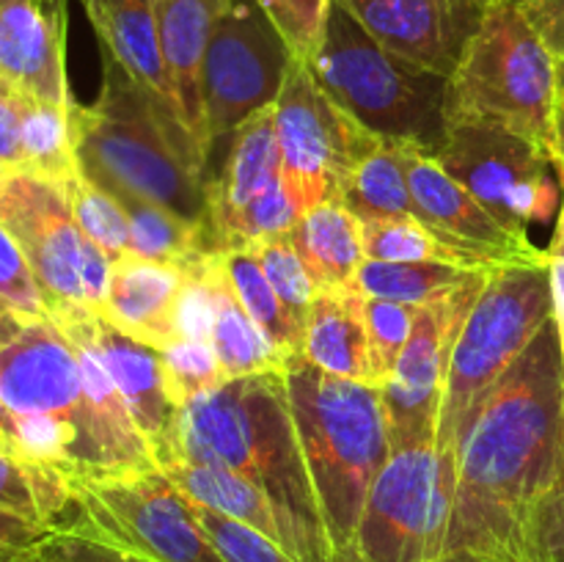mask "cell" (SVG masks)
<instances>
[{"mask_svg": "<svg viewBox=\"0 0 564 562\" xmlns=\"http://www.w3.org/2000/svg\"><path fill=\"white\" fill-rule=\"evenodd\" d=\"M47 532L50 527H42V523L25 521V518L14 516V512L0 510V562H9L11 556L33 549Z\"/></svg>", "mask_w": 564, "mask_h": 562, "instance_id": "47", "label": "cell"}, {"mask_svg": "<svg viewBox=\"0 0 564 562\" xmlns=\"http://www.w3.org/2000/svg\"><path fill=\"white\" fill-rule=\"evenodd\" d=\"M6 174H9V169H6V165H0V182H3Z\"/></svg>", "mask_w": 564, "mask_h": 562, "instance_id": "55", "label": "cell"}, {"mask_svg": "<svg viewBox=\"0 0 564 562\" xmlns=\"http://www.w3.org/2000/svg\"><path fill=\"white\" fill-rule=\"evenodd\" d=\"M490 273V270H488ZM488 273L477 275L446 301L422 306L413 334L397 361L394 372L380 386L386 424L394 450L435 444L438 439L441 406H444L446 375L452 350L474 301L485 290Z\"/></svg>", "mask_w": 564, "mask_h": 562, "instance_id": "15", "label": "cell"}, {"mask_svg": "<svg viewBox=\"0 0 564 562\" xmlns=\"http://www.w3.org/2000/svg\"><path fill=\"white\" fill-rule=\"evenodd\" d=\"M193 507H196L198 521L207 529L209 540H213L215 549L220 551L226 562H295L281 549V543H275L273 538L262 534L259 529L235 521L229 516H220V512L196 505V501H193Z\"/></svg>", "mask_w": 564, "mask_h": 562, "instance_id": "41", "label": "cell"}, {"mask_svg": "<svg viewBox=\"0 0 564 562\" xmlns=\"http://www.w3.org/2000/svg\"><path fill=\"white\" fill-rule=\"evenodd\" d=\"M209 281H213L215 295V325H213V347L218 353V361L224 367L226 378H246V375L262 372H284L290 358L259 331L251 314L242 309L220 268V257L215 253L209 262Z\"/></svg>", "mask_w": 564, "mask_h": 562, "instance_id": "26", "label": "cell"}, {"mask_svg": "<svg viewBox=\"0 0 564 562\" xmlns=\"http://www.w3.org/2000/svg\"><path fill=\"white\" fill-rule=\"evenodd\" d=\"M482 273L488 270H471L446 262H375V259H367L358 268L352 284L361 290L364 298L433 306V303L460 292Z\"/></svg>", "mask_w": 564, "mask_h": 562, "instance_id": "30", "label": "cell"}, {"mask_svg": "<svg viewBox=\"0 0 564 562\" xmlns=\"http://www.w3.org/2000/svg\"><path fill=\"white\" fill-rule=\"evenodd\" d=\"M297 218H301V213H297L290 191L284 187V180H275L268 191L259 193V196L242 209L240 218H237L235 226H231L226 248L251 246V242L292 235Z\"/></svg>", "mask_w": 564, "mask_h": 562, "instance_id": "39", "label": "cell"}, {"mask_svg": "<svg viewBox=\"0 0 564 562\" xmlns=\"http://www.w3.org/2000/svg\"><path fill=\"white\" fill-rule=\"evenodd\" d=\"M281 180V149L275 138L273 105L231 132V147L218 176H209V231L218 251H224L229 231L242 209Z\"/></svg>", "mask_w": 564, "mask_h": 562, "instance_id": "21", "label": "cell"}, {"mask_svg": "<svg viewBox=\"0 0 564 562\" xmlns=\"http://www.w3.org/2000/svg\"><path fill=\"white\" fill-rule=\"evenodd\" d=\"M165 380L180 406L207 395V391L224 386L226 372L218 361L213 342L202 339H174L160 347Z\"/></svg>", "mask_w": 564, "mask_h": 562, "instance_id": "38", "label": "cell"}, {"mask_svg": "<svg viewBox=\"0 0 564 562\" xmlns=\"http://www.w3.org/2000/svg\"><path fill=\"white\" fill-rule=\"evenodd\" d=\"M562 477H564V474H562Z\"/></svg>", "mask_w": 564, "mask_h": 562, "instance_id": "56", "label": "cell"}, {"mask_svg": "<svg viewBox=\"0 0 564 562\" xmlns=\"http://www.w3.org/2000/svg\"><path fill=\"white\" fill-rule=\"evenodd\" d=\"M0 224L25 253L50 320L102 314L110 262L77 226L66 185L9 171L0 182Z\"/></svg>", "mask_w": 564, "mask_h": 562, "instance_id": "9", "label": "cell"}, {"mask_svg": "<svg viewBox=\"0 0 564 562\" xmlns=\"http://www.w3.org/2000/svg\"><path fill=\"white\" fill-rule=\"evenodd\" d=\"M545 253H549V262H562L564 264V198H562L560 215H556L554 237H551V246L545 248Z\"/></svg>", "mask_w": 564, "mask_h": 562, "instance_id": "51", "label": "cell"}, {"mask_svg": "<svg viewBox=\"0 0 564 562\" xmlns=\"http://www.w3.org/2000/svg\"><path fill=\"white\" fill-rule=\"evenodd\" d=\"M0 301L25 320L50 317L36 275L3 224H0Z\"/></svg>", "mask_w": 564, "mask_h": 562, "instance_id": "43", "label": "cell"}, {"mask_svg": "<svg viewBox=\"0 0 564 562\" xmlns=\"http://www.w3.org/2000/svg\"><path fill=\"white\" fill-rule=\"evenodd\" d=\"M297 61H312L323 42L330 0H259Z\"/></svg>", "mask_w": 564, "mask_h": 562, "instance_id": "42", "label": "cell"}, {"mask_svg": "<svg viewBox=\"0 0 564 562\" xmlns=\"http://www.w3.org/2000/svg\"><path fill=\"white\" fill-rule=\"evenodd\" d=\"M518 562H564V477L529 507L518 538Z\"/></svg>", "mask_w": 564, "mask_h": 562, "instance_id": "40", "label": "cell"}, {"mask_svg": "<svg viewBox=\"0 0 564 562\" xmlns=\"http://www.w3.org/2000/svg\"><path fill=\"white\" fill-rule=\"evenodd\" d=\"M130 220V253L149 262L191 273L209 253H218L213 231L202 220H187L160 204L119 198Z\"/></svg>", "mask_w": 564, "mask_h": 562, "instance_id": "27", "label": "cell"}, {"mask_svg": "<svg viewBox=\"0 0 564 562\" xmlns=\"http://www.w3.org/2000/svg\"><path fill=\"white\" fill-rule=\"evenodd\" d=\"M516 6L551 58L564 64V0H516Z\"/></svg>", "mask_w": 564, "mask_h": 562, "instance_id": "45", "label": "cell"}, {"mask_svg": "<svg viewBox=\"0 0 564 562\" xmlns=\"http://www.w3.org/2000/svg\"><path fill=\"white\" fill-rule=\"evenodd\" d=\"M290 237L317 290L350 287L367 262L361 220L339 202H323L303 213Z\"/></svg>", "mask_w": 564, "mask_h": 562, "instance_id": "25", "label": "cell"}, {"mask_svg": "<svg viewBox=\"0 0 564 562\" xmlns=\"http://www.w3.org/2000/svg\"><path fill=\"white\" fill-rule=\"evenodd\" d=\"M75 505L61 527H80L147 562H226L193 501L160 468L69 479Z\"/></svg>", "mask_w": 564, "mask_h": 562, "instance_id": "10", "label": "cell"}, {"mask_svg": "<svg viewBox=\"0 0 564 562\" xmlns=\"http://www.w3.org/2000/svg\"><path fill=\"white\" fill-rule=\"evenodd\" d=\"M408 185H411L413 218L427 226L446 246L455 248L474 270L549 262L545 248L510 235L460 182L446 174L433 154L413 149L408 160Z\"/></svg>", "mask_w": 564, "mask_h": 562, "instance_id": "16", "label": "cell"}, {"mask_svg": "<svg viewBox=\"0 0 564 562\" xmlns=\"http://www.w3.org/2000/svg\"><path fill=\"white\" fill-rule=\"evenodd\" d=\"M44 562H147L80 527H55L36 543Z\"/></svg>", "mask_w": 564, "mask_h": 562, "instance_id": "44", "label": "cell"}, {"mask_svg": "<svg viewBox=\"0 0 564 562\" xmlns=\"http://www.w3.org/2000/svg\"><path fill=\"white\" fill-rule=\"evenodd\" d=\"M556 94L564 99V64L556 61Z\"/></svg>", "mask_w": 564, "mask_h": 562, "instance_id": "54", "label": "cell"}, {"mask_svg": "<svg viewBox=\"0 0 564 562\" xmlns=\"http://www.w3.org/2000/svg\"><path fill=\"white\" fill-rule=\"evenodd\" d=\"M229 6L231 0H154L160 50H163L171 86H174L176 105H180V114L193 141L198 143L207 160L213 138H209L207 121H204L202 66L209 36L220 17L229 11Z\"/></svg>", "mask_w": 564, "mask_h": 562, "instance_id": "20", "label": "cell"}, {"mask_svg": "<svg viewBox=\"0 0 564 562\" xmlns=\"http://www.w3.org/2000/svg\"><path fill=\"white\" fill-rule=\"evenodd\" d=\"M83 6L102 44V55H110L138 86L152 91L180 114L160 50L154 0H83Z\"/></svg>", "mask_w": 564, "mask_h": 562, "instance_id": "23", "label": "cell"}, {"mask_svg": "<svg viewBox=\"0 0 564 562\" xmlns=\"http://www.w3.org/2000/svg\"><path fill=\"white\" fill-rule=\"evenodd\" d=\"M391 53L452 77L499 0H341Z\"/></svg>", "mask_w": 564, "mask_h": 562, "instance_id": "17", "label": "cell"}, {"mask_svg": "<svg viewBox=\"0 0 564 562\" xmlns=\"http://www.w3.org/2000/svg\"><path fill=\"white\" fill-rule=\"evenodd\" d=\"M91 334L99 358L124 397L158 468L182 461V406L171 395L158 347L121 334L102 314L94 317Z\"/></svg>", "mask_w": 564, "mask_h": 562, "instance_id": "19", "label": "cell"}, {"mask_svg": "<svg viewBox=\"0 0 564 562\" xmlns=\"http://www.w3.org/2000/svg\"><path fill=\"white\" fill-rule=\"evenodd\" d=\"M457 461L435 444L394 450L369 488L352 562H433L446 554Z\"/></svg>", "mask_w": 564, "mask_h": 562, "instance_id": "11", "label": "cell"}, {"mask_svg": "<svg viewBox=\"0 0 564 562\" xmlns=\"http://www.w3.org/2000/svg\"><path fill=\"white\" fill-rule=\"evenodd\" d=\"M0 455H11V457H22L20 455V450H17L14 446V441L9 439V435L3 433V430H0ZM22 461H25V457H22Z\"/></svg>", "mask_w": 564, "mask_h": 562, "instance_id": "53", "label": "cell"}, {"mask_svg": "<svg viewBox=\"0 0 564 562\" xmlns=\"http://www.w3.org/2000/svg\"><path fill=\"white\" fill-rule=\"evenodd\" d=\"M220 268H224L226 279H229L231 290H235L237 301L242 303L253 323L259 325L264 336L284 353L286 358L303 353V331L297 328L295 320L284 309L281 298L275 295L273 284L264 275L262 264H259L257 253L251 246H237L218 251Z\"/></svg>", "mask_w": 564, "mask_h": 562, "instance_id": "31", "label": "cell"}, {"mask_svg": "<svg viewBox=\"0 0 564 562\" xmlns=\"http://www.w3.org/2000/svg\"><path fill=\"white\" fill-rule=\"evenodd\" d=\"M416 147L397 141H380L375 152H369L352 169L341 204L356 215L361 224L367 220L411 218L413 198L408 185V160ZM422 152V149H419Z\"/></svg>", "mask_w": 564, "mask_h": 562, "instance_id": "29", "label": "cell"}, {"mask_svg": "<svg viewBox=\"0 0 564 562\" xmlns=\"http://www.w3.org/2000/svg\"><path fill=\"white\" fill-rule=\"evenodd\" d=\"M28 97L11 88L9 83L0 77V165L9 171L22 169V143H20V127H22V108H25Z\"/></svg>", "mask_w": 564, "mask_h": 562, "instance_id": "46", "label": "cell"}, {"mask_svg": "<svg viewBox=\"0 0 564 562\" xmlns=\"http://www.w3.org/2000/svg\"><path fill=\"white\" fill-rule=\"evenodd\" d=\"M301 356L336 378L378 386L369 358L364 295L356 284L317 290Z\"/></svg>", "mask_w": 564, "mask_h": 562, "instance_id": "24", "label": "cell"}, {"mask_svg": "<svg viewBox=\"0 0 564 562\" xmlns=\"http://www.w3.org/2000/svg\"><path fill=\"white\" fill-rule=\"evenodd\" d=\"M361 237L364 253L375 262H446L471 268L455 248L438 240L413 215L411 218L367 220V224H361Z\"/></svg>", "mask_w": 564, "mask_h": 562, "instance_id": "34", "label": "cell"}, {"mask_svg": "<svg viewBox=\"0 0 564 562\" xmlns=\"http://www.w3.org/2000/svg\"><path fill=\"white\" fill-rule=\"evenodd\" d=\"M281 149V180L297 213L323 202H339L352 169L383 138L364 130L314 80L306 61L292 58L273 105Z\"/></svg>", "mask_w": 564, "mask_h": 562, "instance_id": "13", "label": "cell"}, {"mask_svg": "<svg viewBox=\"0 0 564 562\" xmlns=\"http://www.w3.org/2000/svg\"><path fill=\"white\" fill-rule=\"evenodd\" d=\"M22 169L31 174L53 180L58 185H69L80 171H77L75 143H72V121L69 108H55V105L28 99L22 108Z\"/></svg>", "mask_w": 564, "mask_h": 562, "instance_id": "33", "label": "cell"}, {"mask_svg": "<svg viewBox=\"0 0 564 562\" xmlns=\"http://www.w3.org/2000/svg\"><path fill=\"white\" fill-rule=\"evenodd\" d=\"M292 58L259 0H231L209 36L202 66L204 121L213 143L275 105Z\"/></svg>", "mask_w": 564, "mask_h": 562, "instance_id": "14", "label": "cell"}, {"mask_svg": "<svg viewBox=\"0 0 564 562\" xmlns=\"http://www.w3.org/2000/svg\"><path fill=\"white\" fill-rule=\"evenodd\" d=\"M556 61L516 0L490 6L446 86V125L505 127L551 152Z\"/></svg>", "mask_w": 564, "mask_h": 562, "instance_id": "7", "label": "cell"}, {"mask_svg": "<svg viewBox=\"0 0 564 562\" xmlns=\"http://www.w3.org/2000/svg\"><path fill=\"white\" fill-rule=\"evenodd\" d=\"M182 461L242 474L268 496L281 549L295 562H334L292 419L284 372L246 375L182 406Z\"/></svg>", "mask_w": 564, "mask_h": 562, "instance_id": "2", "label": "cell"}, {"mask_svg": "<svg viewBox=\"0 0 564 562\" xmlns=\"http://www.w3.org/2000/svg\"><path fill=\"white\" fill-rule=\"evenodd\" d=\"M435 160L518 240H532V226L560 215L564 182L554 154L518 132L446 125Z\"/></svg>", "mask_w": 564, "mask_h": 562, "instance_id": "12", "label": "cell"}, {"mask_svg": "<svg viewBox=\"0 0 564 562\" xmlns=\"http://www.w3.org/2000/svg\"><path fill=\"white\" fill-rule=\"evenodd\" d=\"M185 281L182 270L130 253L110 264L102 317L121 334L160 350L176 339L174 317Z\"/></svg>", "mask_w": 564, "mask_h": 562, "instance_id": "22", "label": "cell"}, {"mask_svg": "<svg viewBox=\"0 0 564 562\" xmlns=\"http://www.w3.org/2000/svg\"><path fill=\"white\" fill-rule=\"evenodd\" d=\"M72 505L75 494L58 468L0 455V510L55 529L66 521Z\"/></svg>", "mask_w": 564, "mask_h": 562, "instance_id": "32", "label": "cell"}, {"mask_svg": "<svg viewBox=\"0 0 564 562\" xmlns=\"http://www.w3.org/2000/svg\"><path fill=\"white\" fill-rule=\"evenodd\" d=\"M0 400L9 408L6 433L25 461L66 479L110 477L77 350L55 320H28L0 350Z\"/></svg>", "mask_w": 564, "mask_h": 562, "instance_id": "5", "label": "cell"}, {"mask_svg": "<svg viewBox=\"0 0 564 562\" xmlns=\"http://www.w3.org/2000/svg\"><path fill=\"white\" fill-rule=\"evenodd\" d=\"M66 193H69L77 226L108 257V262L113 264L130 257V220H127L119 198L105 193L102 187H97L80 174L66 185Z\"/></svg>", "mask_w": 564, "mask_h": 562, "instance_id": "35", "label": "cell"}, {"mask_svg": "<svg viewBox=\"0 0 564 562\" xmlns=\"http://www.w3.org/2000/svg\"><path fill=\"white\" fill-rule=\"evenodd\" d=\"M551 317V262L490 270L452 350L435 439L441 452L455 455V435L471 408L499 383Z\"/></svg>", "mask_w": 564, "mask_h": 562, "instance_id": "8", "label": "cell"}, {"mask_svg": "<svg viewBox=\"0 0 564 562\" xmlns=\"http://www.w3.org/2000/svg\"><path fill=\"white\" fill-rule=\"evenodd\" d=\"M551 154L556 160V169H560L562 182H564V99L556 97V110H554V143H551Z\"/></svg>", "mask_w": 564, "mask_h": 562, "instance_id": "50", "label": "cell"}, {"mask_svg": "<svg viewBox=\"0 0 564 562\" xmlns=\"http://www.w3.org/2000/svg\"><path fill=\"white\" fill-rule=\"evenodd\" d=\"M102 61L97 102L69 108L80 176L113 198H141L207 224V158L182 116L138 86L110 55Z\"/></svg>", "mask_w": 564, "mask_h": 562, "instance_id": "3", "label": "cell"}, {"mask_svg": "<svg viewBox=\"0 0 564 562\" xmlns=\"http://www.w3.org/2000/svg\"><path fill=\"white\" fill-rule=\"evenodd\" d=\"M251 248L268 281L273 284L275 295L281 298V303H284L290 317L297 323V328L306 334L308 314H312L314 298H317V284L308 275V270L303 268L301 257H297L295 246H292V237L286 235L273 237V240L251 242Z\"/></svg>", "mask_w": 564, "mask_h": 562, "instance_id": "36", "label": "cell"}, {"mask_svg": "<svg viewBox=\"0 0 564 562\" xmlns=\"http://www.w3.org/2000/svg\"><path fill=\"white\" fill-rule=\"evenodd\" d=\"M160 472L196 505L209 507V510L235 518L240 523H248V527L259 529L262 534L273 538L275 543H281L279 523H275L268 496L257 485L248 483L242 474L196 461H176L171 466L160 468Z\"/></svg>", "mask_w": 564, "mask_h": 562, "instance_id": "28", "label": "cell"}, {"mask_svg": "<svg viewBox=\"0 0 564 562\" xmlns=\"http://www.w3.org/2000/svg\"><path fill=\"white\" fill-rule=\"evenodd\" d=\"M284 380L334 562H352L364 501L394 452L380 386L336 378L301 353L290 356Z\"/></svg>", "mask_w": 564, "mask_h": 562, "instance_id": "4", "label": "cell"}, {"mask_svg": "<svg viewBox=\"0 0 564 562\" xmlns=\"http://www.w3.org/2000/svg\"><path fill=\"white\" fill-rule=\"evenodd\" d=\"M422 306L397 301H380V298H364V323H367L369 358H372L375 383L383 386L394 372L402 350L413 334Z\"/></svg>", "mask_w": 564, "mask_h": 562, "instance_id": "37", "label": "cell"}, {"mask_svg": "<svg viewBox=\"0 0 564 562\" xmlns=\"http://www.w3.org/2000/svg\"><path fill=\"white\" fill-rule=\"evenodd\" d=\"M0 77L28 99L72 108L66 0H0Z\"/></svg>", "mask_w": 564, "mask_h": 562, "instance_id": "18", "label": "cell"}, {"mask_svg": "<svg viewBox=\"0 0 564 562\" xmlns=\"http://www.w3.org/2000/svg\"><path fill=\"white\" fill-rule=\"evenodd\" d=\"M455 455L446 551L518 562L529 507L564 474V353L556 317L471 408L455 435Z\"/></svg>", "mask_w": 564, "mask_h": 562, "instance_id": "1", "label": "cell"}, {"mask_svg": "<svg viewBox=\"0 0 564 562\" xmlns=\"http://www.w3.org/2000/svg\"><path fill=\"white\" fill-rule=\"evenodd\" d=\"M433 562H496V560H490V556L485 554H477V551H446V554H441L438 560Z\"/></svg>", "mask_w": 564, "mask_h": 562, "instance_id": "52", "label": "cell"}, {"mask_svg": "<svg viewBox=\"0 0 564 562\" xmlns=\"http://www.w3.org/2000/svg\"><path fill=\"white\" fill-rule=\"evenodd\" d=\"M25 323H28L25 317H20L14 309H9L3 301H0V350H3V347L9 345L22 328H25Z\"/></svg>", "mask_w": 564, "mask_h": 562, "instance_id": "49", "label": "cell"}, {"mask_svg": "<svg viewBox=\"0 0 564 562\" xmlns=\"http://www.w3.org/2000/svg\"><path fill=\"white\" fill-rule=\"evenodd\" d=\"M551 290H554V317L560 325L562 353H564V264L551 262Z\"/></svg>", "mask_w": 564, "mask_h": 562, "instance_id": "48", "label": "cell"}, {"mask_svg": "<svg viewBox=\"0 0 564 562\" xmlns=\"http://www.w3.org/2000/svg\"><path fill=\"white\" fill-rule=\"evenodd\" d=\"M314 80L364 130L438 154L446 138L449 77L386 50L341 0H330Z\"/></svg>", "mask_w": 564, "mask_h": 562, "instance_id": "6", "label": "cell"}]
</instances>
